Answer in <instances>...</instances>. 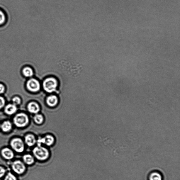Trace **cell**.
Returning a JSON list of instances; mask_svg holds the SVG:
<instances>
[{"label": "cell", "mask_w": 180, "mask_h": 180, "mask_svg": "<svg viewBox=\"0 0 180 180\" xmlns=\"http://www.w3.org/2000/svg\"><path fill=\"white\" fill-rule=\"evenodd\" d=\"M28 110L30 112L36 114L40 111L39 106L35 102H32L29 104L28 106Z\"/></svg>", "instance_id": "9"}, {"label": "cell", "mask_w": 180, "mask_h": 180, "mask_svg": "<svg viewBox=\"0 0 180 180\" xmlns=\"http://www.w3.org/2000/svg\"><path fill=\"white\" fill-rule=\"evenodd\" d=\"M58 102V98L55 95H51L47 97V105L51 107L55 106L57 105Z\"/></svg>", "instance_id": "12"}, {"label": "cell", "mask_w": 180, "mask_h": 180, "mask_svg": "<svg viewBox=\"0 0 180 180\" xmlns=\"http://www.w3.org/2000/svg\"><path fill=\"white\" fill-rule=\"evenodd\" d=\"M15 125L19 128H22L26 126L29 122V119L26 114L19 113L17 115L13 120Z\"/></svg>", "instance_id": "3"}, {"label": "cell", "mask_w": 180, "mask_h": 180, "mask_svg": "<svg viewBox=\"0 0 180 180\" xmlns=\"http://www.w3.org/2000/svg\"><path fill=\"white\" fill-rule=\"evenodd\" d=\"M5 91V87L3 84H0V94L3 93Z\"/></svg>", "instance_id": "23"}, {"label": "cell", "mask_w": 180, "mask_h": 180, "mask_svg": "<svg viewBox=\"0 0 180 180\" xmlns=\"http://www.w3.org/2000/svg\"><path fill=\"white\" fill-rule=\"evenodd\" d=\"M6 20V16L4 12L0 10V25L4 24Z\"/></svg>", "instance_id": "18"}, {"label": "cell", "mask_w": 180, "mask_h": 180, "mask_svg": "<svg viewBox=\"0 0 180 180\" xmlns=\"http://www.w3.org/2000/svg\"><path fill=\"white\" fill-rule=\"evenodd\" d=\"M17 107L16 106L12 104H9L5 108V112L7 114L11 115L16 112Z\"/></svg>", "instance_id": "13"}, {"label": "cell", "mask_w": 180, "mask_h": 180, "mask_svg": "<svg viewBox=\"0 0 180 180\" xmlns=\"http://www.w3.org/2000/svg\"><path fill=\"white\" fill-rule=\"evenodd\" d=\"M23 73L25 76L26 77H32L33 72L32 69L30 67H26L23 70Z\"/></svg>", "instance_id": "15"}, {"label": "cell", "mask_w": 180, "mask_h": 180, "mask_svg": "<svg viewBox=\"0 0 180 180\" xmlns=\"http://www.w3.org/2000/svg\"><path fill=\"white\" fill-rule=\"evenodd\" d=\"M34 120L38 124H41L43 121V118L41 115L37 114L34 116Z\"/></svg>", "instance_id": "17"}, {"label": "cell", "mask_w": 180, "mask_h": 180, "mask_svg": "<svg viewBox=\"0 0 180 180\" xmlns=\"http://www.w3.org/2000/svg\"><path fill=\"white\" fill-rule=\"evenodd\" d=\"M162 174L159 172L153 171L149 174V180H162Z\"/></svg>", "instance_id": "14"}, {"label": "cell", "mask_w": 180, "mask_h": 180, "mask_svg": "<svg viewBox=\"0 0 180 180\" xmlns=\"http://www.w3.org/2000/svg\"><path fill=\"white\" fill-rule=\"evenodd\" d=\"M55 141L54 137L51 135H47L38 141V146H41L42 144H45L48 146H51L54 144Z\"/></svg>", "instance_id": "7"}, {"label": "cell", "mask_w": 180, "mask_h": 180, "mask_svg": "<svg viewBox=\"0 0 180 180\" xmlns=\"http://www.w3.org/2000/svg\"><path fill=\"white\" fill-rule=\"evenodd\" d=\"M12 168L13 171L18 174H24L26 169L24 164L20 160L14 161L12 164Z\"/></svg>", "instance_id": "5"}, {"label": "cell", "mask_w": 180, "mask_h": 180, "mask_svg": "<svg viewBox=\"0 0 180 180\" xmlns=\"http://www.w3.org/2000/svg\"><path fill=\"white\" fill-rule=\"evenodd\" d=\"M10 145L12 149L17 153H22L24 150L25 146L24 142L22 139L20 138L13 139L10 142Z\"/></svg>", "instance_id": "4"}, {"label": "cell", "mask_w": 180, "mask_h": 180, "mask_svg": "<svg viewBox=\"0 0 180 180\" xmlns=\"http://www.w3.org/2000/svg\"><path fill=\"white\" fill-rule=\"evenodd\" d=\"M27 87L30 91L36 92L39 91L40 85L38 80L34 79H31L28 81Z\"/></svg>", "instance_id": "6"}, {"label": "cell", "mask_w": 180, "mask_h": 180, "mask_svg": "<svg viewBox=\"0 0 180 180\" xmlns=\"http://www.w3.org/2000/svg\"><path fill=\"white\" fill-rule=\"evenodd\" d=\"M1 153L2 156L6 160L12 159L14 157L13 151L8 148H5L2 150Z\"/></svg>", "instance_id": "8"}, {"label": "cell", "mask_w": 180, "mask_h": 180, "mask_svg": "<svg viewBox=\"0 0 180 180\" xmlns=\"http://www.w3.org/2000/svg\"><path fill=\"white\" fill-rule=\"evenodd\" d=\"M6 170L3 167H0V178H2L5 175Z\"/></svg>", "instance_id": "21"}, {"label": "cell", "mask_w": 180, "mask_h": 180, "mask_svg": "<svg viewBox=\"0 0 180 180\" xmlns=\"http://www.w3.org/2000/svg\"><path fill=\"white\" fill-rule=\"evenodd\" d=\"M57 86V81L52 77L47 78L43 83L44 90L47 92L51 93L55 91Z\"/></svg>", "instance_id": "2"}, {"label": "cell", "mask_w": 180, "mask_h": 180, "mask_svg": "<svg viewBox=\"0 0 180 180\" xmlns=\"http://www.w3.org/2000/svg\"><path fill=\"white\" fill-rule=\"evenodd\" d=\"M5 104V100L3 97L0 96V109L2 108L4 106Z\"/></svg>", "instance_id": "22"}, {"label": "cell", "mask_w": 180, "mask_h": 180, "mask_svg": "<svg viewBox=\"0 0 180 180\" xmlns=\"http://www.w3.org/2000/svg\"><path fill=\"white\" fill-rule=\"evenodd\" d=\"M33 152L35 157L40 161L47 160L50 156L49 150L42 146H38L35 147L33 150Z\"/></svg>", "instance_id": "1"}, {"label": "cell", "mask_w": 180, "mask_h": 180, "mask_svg": "<svg viewBox=\"0 0 180 180\" xmlns=\"http://www.w3.org/2000/svg\"><path fill=\"white\" fill-rule=\"evenodd\" d=\"M12 101H13V105H18L21 103V100L18 97H16L13 99Z\"/></svg>", "instance_id": "20"}, {"label": "cell", "mask_w": 180, "mask_h": 180, "mask_svg": "<svg viewBox=\"0 0 180 180\" xmlns=\"http://www.w3.org/2000/svg\"><path fill=\"white\" fill-rule=\"evenodd\" d=\"M4 180H17V179L14 174L9 172L5 176Z\"/></svg>", "instance_id": "19"}, {"label": "cell", "mask_w": 180, "mask_h": 180, "mask_svg": "<svg viewBox=\"0 0 180 180\" xmlns=\"http://www.w3.org/2000/svg\"><path fill=\"white\" fill-rule=\"evenodd\" d=\"M1 128L4 132L9 131L12 128L11 123L9 121H5L2 125Z\"/></svg>", "instance_id": "16"}, {"label": "cell", "mask_w": 180, "mask_h": 180, "mask_svg": "<svg viewBox=\"0 0 180 180\" xmlns=\"http://www.w3.org/2000/svg\"><path fill=\"white\" fill-rule=\"evenodd\" d=\"M26 143L28 146L31 147L35 145L36 142V138L32 135H28L25 138Z\"/></svg>", "instance_id": "10"}, {"label": "cell", "mask_w": 180, "mask_h": 180, "mask_svg": "<svg viewBox=\"0 0 180 180\" xmlns=\"http://www.w3.org/2000/svg\"><path fill=\"white\" fill-rule=\"evenodd\" d=\"M23 159L24 163L28 165H33L35 162L34 157L29 154L24 155L23 157Z\"/></svg>", "instance_id": "11"}]
</instances>
